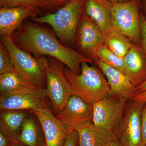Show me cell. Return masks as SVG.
Segmentation results:
<instances>
[{
	"label": "cell",
	"instance_id": "obj_14",
	"mask_svg": "<svg viewBox=\"0 0 146 146\" xmlns=\"http://www.w3.org/2000/svg\"><path fill=\"white\" fill-rule=\"evenodd\" d=\"M95 62L106 77L112 94L128 100L135 96L136 87L124 73L99 60Z\"/></svg>",
	"mask_w": 146,
	"mask_h": 146
},
{
	"label": "cell",
	"instance_id": "obj_21",
	"mask_svg": "<svg viewBox=\"0 0 146 146\" xmlns=\"http://www.w3.org/2000/svg\"><path fill=\"white\" fill-rule=\"evenodd\" d=\"M104 44L112 52L123 58L134 46L128 37L113 28L105 37Z\"/></svg>",
	"mask_w": 146,
	"mask_h": 146
},
{
	"label": "cell",
	"instance_id": "obj_11",
	"mask_svg": "<svg viewBox=\"0 0 146 146\" xmlns=\"http://www.w3.org/2000/svg\"><path fill=\"white\" fill-rule=\"evenodd\" d=\"M39 120L44 133L46 146H64L69 133L68 127L48 108L31 111Z\"/></svg>",
	"mask_w": 146,
	"mask_h": 146
},
{
	"label": "cell",
	"instance_id": "obj_27",
	"mask_svg": "<svg viewBox=\"0 0 146 146\" xmlns=\"http://www.w3.org/2000/svg\"><path fill=\"white\" fill-rule=\"evenodd\" d=\"M141 131H142V143L143 145H146V104H144L142 110V123H141Z\"/></svg>",
	"mask_w": 146,
	"mask_h": 146
},
{
	"label": "cell",
	"instance_id": "obj_10",
	"mask_svg": "<svg viewBox=\"0 0 146 146\" xmlns=\"http://www.w3.org/2000/svg\"><path fill=\"white\" fill-rule=\"evenodd\" d=\"M93 105L73 95L56 117L68 127L69 131H76L93 123Z\"/></svg>",
	"mask_w": 146,
	"mask_h": 146
},
{
	"label": "cell",
	"instance_id": "obj_19",
	"mask_svg": "<svg viewBox=\"0 0 146 146\" xmlns=\"http://www.w3.org/2000/svg\"><path fill=\"white\" fill-rule=\"evenodd\" d=\"M79 136L78 146H105L115 138V133L102 130L90 124L76 130Z\"/></svg>",
	"mask_w": 146,
	"mask_h": 146
},
{
	"label": "cell",
	"instance_id": "obj_3",
	"mask_svg": "<svg viewBox=\"0 0 146 146\" xmlns=\"http://www.w3.org/2000/svg\"><path fill=\"white\" fill-rule=\"evenodd\" d=\"M44 70L46 79L47 96L57 113L63 110L68 100L74 95L70 82L65 77L64 64L56 58L37 57Z\"/></svg>",
	"mask_w": 146,
	"mask_h": 146
},
{
	"label": "cell",
	"instance_id": "obj_18",
	"mask_svg": "<svg viewBox=\"0 0 146 146\" xmlns=\"http://www.w3.org/2000/svg\"><path fill=\"white\" fill-rule=\"evenodd\" d=\"M18 142L25 146H46L42 125L32 112H30L24 120Z\"/></svg>",
	"mask_w": 146,
	"mask_h": 146
},
{
	"label": "cell",
	"instance_id": "obj_23",
	"mask_svg": "<svg viewBox=\"0 0 146 146\" xmlns=\"http://www.w3.org/2000/svg\"><path fill=\"white\" fill-rule=\"evenodd\" d=\"M1 7H28L38 8L47 6L44 0H0Z\"/></svg>",
	"mask_w": 146,
	"mask_h": 146
},
{
	"label": "cell",
	"instance_id": "obj_26",
	"mask_svg": "<svg viewBox=\"0 0 146 146\" xmlns=\"http://www.w3.org/2000/svg\"><path fill=\"white\" fill-rule=\"evenodd\" d=\"M78 133L76 130L70 131L66 138L64 146H78Z\"/></svg>",
	"mask_w": 146,
	"mask_h": 146
},
{
	"label": "cell",
	"instance_id": "obj_15",
	"mask_svg": "<svg viewBox=\"0 0 146 146\" xmlns=\"http://www.w3.org/2000/svg\"><path fill=\"white\" fill-rule=\"evenodd\" d=\"M112 3L108 0H85L83 11L97 24L105 37L113 29Z\"/></svg>",
	"mask_w": 146,
	"mask_h": 146
},
{
	"label": "cell",
	"instance_id": "obj_37",
	"mask_svg": "<svg viewBox=\"0 0 146 146\" xmlns=\"http://www.w3.org/2000/svg\"><path fill=\"white\" fill-rule=\"evenodd\" d=\"M69 1H70V0H69Z\"/></svg>",
	"mask_w": 146,
	"mask_h": 146
},
{
	"label": "cell",
	"instance_id": "obj_33",
	"mask_svg": "<svg viewBox=\"0 0 146 146\" xmlns=\"http://www.w3.org/2000/svg\"><path fill=\"white\" fill-rule=\"evenodd\" d=\"M112 3H122L129 1L131 0H108Z\"/></svg>",
	"mask_w": 146,
	"mask_h": 146
},
{
	"label": "cell",
	"instance_id": "obj_4",
	"mask_svg": "<svg viewBox=\"0 0 146 146\" xmlns=\"http://www.w3.org/2000/svg\"><path fill=\"white\" fill-rule=\"evenodd\" d=\"M85 0H70L55 13H48L42 17L32 18L34 22L50 25L56 34L65 43L72 42L82 14Z\"/></svg>",
	"mask_w": 146,
	"mask_h": 146
},
{
	"label": "cell",
	"instance_id": "obj_28",
	"mask_svg": "<svg viewBox=\"0 0 146 146\" xmlns=\"http://www.w3.org/2000/svg\"><path fill=\"white\" fill-rule=\"evenodd\" d=\"M129 100L140 103L142 104H146V91L136 94L134 97Z\"/></svg>",
	"mask_w": 146,
	"mask_h": 146
},
{
	"label": "cell",
	"instance_id": "obj_16",
	"mask_svg": "<svg viewBox=\"0 0 146 146\" xmlns=\"http://www.w3.org/2000/svg\"><path fill=\"white\" fill-rule=\"evenodd\" d=\"M123 59L125 75L136 87L146 79V58L141 48L134 45Z\"/></svg>",
	"mask_w": 146,
	"mask_h": 146
},
{
	"label": "cell",
	"instance_id": "obj_17",
	"mask_svg": "<svg viewBox=\"0 0 146 146\" xmlns=\"http://www.w3.org/2000/svg\"><path fill=\"white\" fill-rule=\"evenodd\" d=\"M30 112L29 111L1 110L0 131L11 143L18 142L22 125Z\"/></svg>",
	"mask_w": 146,
	"mask_h": 146
},
{
	"label": "cell",
	"instance_id": "obj_29",
	"mask_svg": "<svg viewBox=\"0 0 146 146\" xmlns=\"http://www.w3.org/2000/svg\"><path fill=\"white\" fill-rule=\"evenodd\" d=\"M47 6H50L52 5H58L61 4L67 1L68 0H44Z\"/></svg>",
	"mask_w": 146,
	"mask_h": 146
},
{
	"label": "cell",
	"instance_id": "obj_12",
	"mask_svg": "<svg viewBox=\"0 0 146 146\" xmlns=\"http://www.w3.org/2000/svg\"><path fill=\"white\" fill-rule=\"evenodd\" d=\"M105 36L98 26L83 12L78 25V43L80 49L95 59L98 48L104 44Z\"/></svg>",
	"mask_w": 146,
	"mask_h": 146
},
{
	"label": "cell",
	"instance_id": "obj_24",
	"mask_svg": "<svg viewBox=\"0 0 146 146\" xmlns=\"http://www.w3.org/2000/svg\"><path fill=\"white\" fill-rule=\"evenodd\" d=\"M16 71L10 54L4 45L0 43V74Z\"/></svg>",
	"mask_w": 146,
	"mask_h": 146
},
{
	"label": "cell",
	"instance_id": "obj_2",
	"mask_svg": "<svg viewBox=\"0 0 146 146\" xmlns=\"http://www.w3.org/2000/svg\"><path fill=\"white\" fill-rule=\"evenodd\" d=\"M88 63H82L80 74H76L65 67L64 72L70 84L74 95L87 103L93 105L112 94L109 84L100 69L95 66H90Z\"/></svg>",
	"mask_w": 146,
	"mask_h": 146
},
{
	"label": "cell",
	"instance_id": "obj_35",
	"mask_svg": "<svg viewBox=\"0 0 146 146\" xmlns=\"http://www.w3.org/2000/svg\"><path fill=\"white\" fill-rule=\"evenodd\" d=\"M144 5L146 11V0H144Z\"/></svg>",
	"mask_w": 146,
	"mask_h": 146
},
{
	"label": "cell",
	"instance_id": "obj_32",
	"mask_svg": "<svg viewBox=\"0 0 146 146\" xmlns=\"http://www.w3.org/2000/svg\"><path fill=\"white\" fill-rule=\"evenodd\" d=\"M105 146H122V145L115 137V138L109 141Z\"/></svg>",
	"mask_w": 146,
	"mask_h": 146
},
{
	"label": "cell",
	"instance_id": "obj_9",
	"mask_svg": "<svg viewBox=\"0 0 146 146\" xmlns=\"http://www.w3.org/2000/svg\"><path fill=\"white\" fill-rule=\"evenodd\" d=\"M46 89H21L0 95L1 110L33 111L47 108Z\"/></svg>",
	"mask_w": 146,
	"mask_h": 146
},
{
	"label": "cell",
	"instance_id": "obj_8",
	"mask_svg": "<svg viewBox=\"0 0 146 146\" xmlns=\"http://www.w3.org/2000/svg\"><path fill=\"white\" fill-rule=\"evenodd\" d=\"M144 105L129 100L124 115L115 131L122 146H143L142 113Z\"/></svg>",
	"mask_w": 146,
	"mask_h": 146
},
{
	"label": "cell",
	"instance_id": "obj_22",
	"mask_svg": "<svg viewBox=\"0 0 146 146\" xmlns=\"http://www.w3.org/2000/svg\"><path fill=\"white\" fill-rule=\"evenodd\" d=\"M96 60H99L125 74L126 69L123 58L112 52L104 44L99 47L96 51L94 61Z\"/></svg>",
	"mask_w": 146,
	"mask_h": 146
},
{
	"label": "cell",
	"instance_id": "obj_7",
	"mask_svg": "<svg viewBox=\"0 0 146 146\" xmlns=\"http://www.w3.org/2000/svg\"><path fill=\"white\" fill-rule=\"evenodd\" d=\"M129 100L112 94L94 103L93 124L102 130L114 133L122 119Z\"/></svg>",
	"mask_w": 146,
	"mask_h": 146
},
{
	"label": "cell",
	"instance_id": "obj_34",
	"mask_svg": "<svg viewBox=\"0 0 146 146\" xmlns=\"http://www.w3.org/2000/svg\"><path fill=\"white\" fill-rule=\"evenodd\" d=\"M8 146H25L23 144L21 143L20 142H17L15 143H11Z\"/></svg>",
	"mask_w": 146,
	"mask_h": 146
},
{
	"label": "cell",
	"instance_id": "obj_30",
	"mask_svg": "<svg viewBox=\"0 0 146 146\" xmlns=\"http://www.w3.org/2000/svg\"><path fill=\"white\" fill-rule=\"evenodd\" d=\"M11 143L8 138L0 131V146H8Z\"/></svg>",
	"mask_w": 146,
	"mask_h": 146
},
{
	"label": "cell",
	"instance_id": "obj_20",
	"mask_svg": "<svg viewBox=\"0 0 146 146\" xmlns=\"http://www.w3.org/2000/svg\"><path fill=\"white\" fill-rule=\"evenodd\" d=\"M38 88H40L17 71L0 74V95L21 89Z\"/></svg>",
	"mask_w": 146,
	"mask_h": 146
},
{
	"label": "cell",
	"instance_id": "obj_5",
	"mask_svg": "<svg viewBox=\"0 0 146 146\" xmlns=\"http://www.w3.org/2000/svg\"><path fill=\"white\" fill-rule=\"evenodd\" d=\"M1 42L10 54L16 71L35 85L41 89H46V75L39 59L18 47L11 36H1Z\"/></svg>",
	"mask_w": 146,
	"mask_h": 146
},
{
	"label": "cell",
	"instance_id": "obj_13",
	"mask_svg": "<svg viewBox=\"0 0 146 146\" xmlns=\"http://www.w3.org/2000/svg\"><path fill=\"white\" fill-rule=\"evenodd\" d=\"M38 8L28 7H1L0 9V34L11 36L21 26L22 22L29 18H35Z\"/></svg>",
	"mask_w": 146,
	"mask_h": 146
},
{
	"label": "cell",
	"instance_id": "obj_31",
	"mask_svg": "<svg viewBox=\"0 0 146 146\" xmlns=\"http://www.w3.org/2000/svg\"><path fill=\"white\" fill-rule=\"evenodd\" d=\"M146 91V79L136 88V94Z\"/></svg>",
	"mask_w": 146,
	"mask_h": 146
},
{
	"label": "cell",
	"instance_id": "obj_6",
	"mask_svg": "<svg viewBox=\"0 0 146 146\" xmlns=\"http://www.w3.org/2000/svg\"><path fill=\"white\" fill-rule=\"evenodd\" d=\"M140 0L112 3L113 29L128 37L136 46L141 47Z\"/></svg>",
	"mask_w": 146,
	"mask_h": 146
},
{
	"label": "cell",
	"instance_id": "obj_1",
	"mask_svg": "<svg viewBox=\"0 0 146 146\" xmlns=\"http://www.w3.org/2000/svg\"><path fill=\"white\" fill-rule=\"evenodd\" d=\"M18 47L37 58L48 56L56 58L76 74L81 73V64L93 63V59L63 46L48 31L36 24L27 22L11 36Z\"/></svg>",
	"mask_w": 146,
	"mask_h": 146
},
{
	"label": "cell",
	"instance_id": "obj_36",
	"mask_svg": "<svg viewBox=\"0 0 146 146\" xmlns=\"http://www.w3.org/2000/svg\"><path fill=\"white\" fill-rule=\"evenodd\" d=\"M143 146H146V145H143Z\"/></svg>",
	"mask_w": 146,
	"mask_h": 146
},
{
	"label": "cell",
	"instance_id": "obj_25",
	"mask_svg": "<svg viewBox=\"0 0 146 146\" xmlns=\"http://www.w3.org/2000/svg\"><path fill=\"white\" fill-rule=\"evenodd\" d=\"M141 47L140 48L146 58V19L144 15L140 14Z\"/></svg>",
	"mask_w": 146,
	"mask_h": 146
}]
</instances>
